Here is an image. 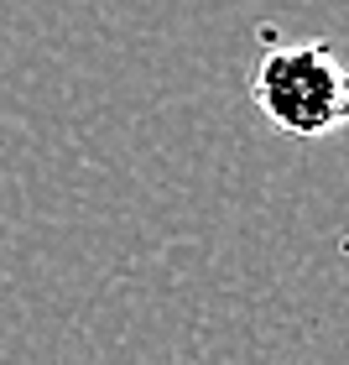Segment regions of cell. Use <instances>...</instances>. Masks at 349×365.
<instances>
[{
	"label": "cell",
	"mask_w": 349,
	"mask_h": 365,
	"mask_svg": "<svg viewBox=\"0 0 349 365\" xmlns=\"http://www.w3.org/2000/svg\"><path fill=\"white\" fill-rule=\"evenodd\" d=\"M251 99L266 125L292 141H323L349 125V63L328 42L266 47L251 78Z\"/></svg>",
	"instance_id": "1"
}]
</instances>
